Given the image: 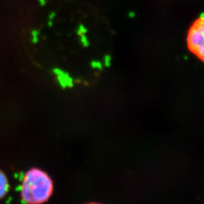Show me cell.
I'll list each match as a JSON object with an SVG mask.
<instances>
[{"mask_svg":"<svg viewBox=\"0 0 204 204\" xmlns=\"http://www.w3.org/2000/svg\"><path fill=\"white\" fill-rule=\"evenodd\" d=\"M53 192V182L50 176L42 169L33 168L23 177L21 198L27 204H42L48 201Z\"/></svg>","mask_w":204,"mask_h":204,"instance_id":"6da1fadb","label":"cell"},{"mask_svg":"<svg viewBox=\"0 0 204 204\" xmlns=\"http://www.w3.org/2000/svg\"><path fill=\"white\" fill-rule=\"evenodd\" d=\"M187 44L190 50L204 61V20L199 18L189 30Z\"/></svg>","mask_w":204,"mask_h":204,"instance_id":"7a4b0ae2","label":"cell"},{"mask_svg":"<svg viewBox=\"0 0 204 204\" xmlns=\"http://www.w3.org/2000/svg\"><path fill=\"white\" fill-rule=\"evenodd\" d=\"M52 73L57 76L58 83H59L60 86H61L63 89H66L67 87H73V78L71 77L69 73L64 71L63 70L60 69V68H54V69L52 70Z\"/></svg>","mask_w":204,"mask_h":204,"instance_id":"3957f363","label":"cell"},{"mask_svg":"<svg viewBox=\"0 0 204 204\" xmlns=\"http://www.w3.org/2000/svg\"><path fill=\"white\" fill-rule=\"evenodd\" d=\"M9 189V183L7 177L3 172L0 170V199L4 197Z\"/></svg>","mask_w":204,"mask_h":204,"instance_id":"277c9868","label":"cell"},{"mask_svg":"<svg viewBox=\"0 0 204 204\" xmlns=\"http://www.w3.org/2000/svg\"><path fill=\"white\" fill-rule=\"evenodd\" d=\"M87 32L88 30L86 27V26H85L84 24H79V26L78 27L77 30H76V33H77V35L80 37L82 35H85L86 33H87Z\"/></svg>","mask_w":204,"mask_h":204,"instance_id":"5b68a950","label":"cell"},{"mask_svg":"<svg viewBox=\"0 0 204 204\" xmlns=\"http://www.w3.org/2000/svg\"><path fill=\"white\" fill-rule=\"evenodd\" d=\"M39 34H40V32L37 30H33L32 32H31L32 42L33 44H37L39 42Z\"/></svg>","mask_w":204,"mask_h":204,"instance_id":"8992f818","label":"cell"},{"mask_svg":"<svg viewBox=\"0 0 204 204\" xmlns=\"http://www.w3.org/2000/svg\"><path fill=\"white\" fill-rule=\"evenodd\" d=\"M80 42L82 44V45H83V47H85V48H87V47L89 46V41L88 40L87 37L86 36V34L85 35H82L80 36Z\"/></svg>","mask_w":204,"mask_h":204,"instance_id":"52a82bcc","label":"cell"},{"mask_svg":"<svg viewBox=\"0 0 204 204\" xmlns=\"http://www.w3.org/2000/svg\"><path fill=\"white\" fill-rule=\"evenodd\" d=\"M91 67L93 69L100 70V71L103 69V64L98 61H92L91 62Z\"/></svg>","mask_w":204,"mask_h":204,"instance_id":"ba28073f","label":"cell"},{"mask_svg":"<svg viewBox=\"0 0 204 204\" xmlns=\"http://www.w3.org/2000/svg\"><path fill=\"white\" fill-rule=\"evenodd\" d=\"M111 64V56L109 55H106L104 58V65L106 67H109Z\"/></svg>","mask_w":204,"mask_h":204,"instance_id":"9c48e42d","label":"cell"},{"mask_svg":"<svg viewBox=\"0 0 204 204\" xmlns=\"http://www.w3.org/2000/svg\"><path fill=\"white\" fill-rule=\"evenodd\" d=\"M55 16H56V13H55V11H52L49 14V15H48V18H49V20L53 21V19L55 18Z\"/></svg>","mask_w":204,"mask_h":204,"instance_id":"30bf717a","label":"cell"},{"mask_svg":"<svg viewBox=\"0 0 204 204\" xmlns=\"http://www.w3.org/2000/svg\"><path fill=\"white\" fill-rule=\"evenodd\" d=\"M39 3H40V6H44L46 4V0H38Z\"/></svg>","mask_w":204,"mask_h":204,"instance_id":"8fae6325","label":"cell"},{"mask_svg":"<svg viewBox=\"0 0 204 204\" xmlns=\"http://www.w3.org/2000/svg\"><path fill=\"white\" fill-rule=\"evenodd\" d=\"M135 13L133 12V11H130V12L129 13V17H132V18H133V17H135Z\"/></svg>","mask_w":204,"mask_h":204,"instance_id":"7c38bea8","label":"cell"},{"mask_svg":"<svg viewBox=\"0 0 204 204\" xmlns=\"http://www.w3.org/2000/svg\"><path fill=\"white\" fill-rule=\"evenodd\" d=\"M52 26H53V21L49 20L48 21V27H52Z\"/></svg>","mask_w":204,"mask_h":204,"instance_id":"4fadbf2b","label":"cell"},{"mask_svg":"<svg viewBox=\"0 0 204 204\" xmlns=\"http://www.w3.org/2000/svg\"><path fill=\"white\" fill-rule=\"evenodd\" d=\"M200 19H203V20H204V12L201 13V14H200Z\"/></svg>","mask_w":204,"mask_h":204,"instance_id":"5bb4252c","label":"cell"},{"mask_svg":"<svg viewBox=\"0 0 204 204\" xmlns=\"http://www.w3.org/2000/svg\"><path fill=\"white\" fill-rule=\"evenodd\" d=\"M87 204H100V203H87Z\"/></svg>","mask_w":204,"mask_h":204,"instance_id":"9a60e30c","label":"cell"}]
</instances>
